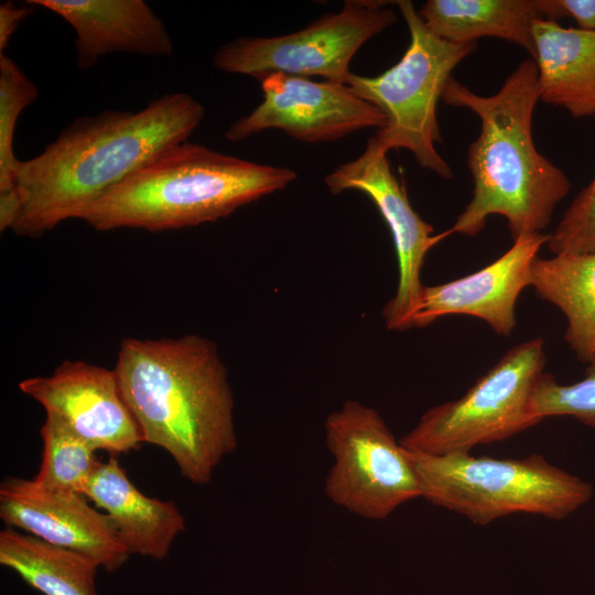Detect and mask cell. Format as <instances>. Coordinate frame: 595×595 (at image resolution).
<instances>
[{
    "mask_svg": "<svg viewBox=\"0 0 595 595\" xmlns=\"http://www.w3.org/2000/svg\"><path fill=\"white\" fill-rule=\"evenodd\" d=\"M204 116L199 101L177 91L138 111L105 110L73 120L40 154L19 162L21 210L12 231L35 238L64 220L82 219L109 190L185 142Z\"/></svg>",
    "mask_w": 595,
    "mask_h": 595,
    "instance_id": "6da1fadb",
    "label": "cell"
},
{
    "mask_svg": "<svg viewBox=\"0 0 595 595\" xmlns=\"http://www.w3.org/2000/svg\"><path fill=\"white\" fill-rule=\"evenodd\" d=\"M113 369L142 441L165 450L193 484H208L238 444L235 398L217 345L197 334L128 337Z\"/></svg>",
    "mask_w": 595,
    "mask_h": 595,
    "instance_id": "7a4b0ae2",
    "label": "cell"
},
{
    "mask_svg": "<svg viewBox=\"0 0 595 595\" xmlns=\"http://www.w3.org/2000/svg\"><path fill=\"white\" fill-rule=\"evenodd\" d=\"M442 99L480 120L479 136L467 151L473 196L451 234L476 236L491 215L506 218L513 241L541 232L571 183L533 142L532 117L540 99L534 61L521 62L491 96L475 94L451 77Z\"/></svg>",
    "mask_w": 595,
    "mask_h": 595,
    "instance_id": "3957f363",
    "label": "cell"
},
{
    "mask_svg": "<svg viewBox=\"0 0 595 595\" xmlns=\"http://www.w3.org/2000/svg\"><path fill=\"white\" fill-rule=\"evenodd\" d=\"M296 177L288 167L247 161L185 141L109 190L82 220L98 231L194 227L227 217Z\"/></svg>",
    "mask_w": 595,
    "mask_h": 595,
    "instance_id": "277c9868",
    "label": "cell"
},
{
    "mask_svg": "<svg viewBox=\"0 0 595 595\" xmlns=\"http://www.w3.org/2000/svg\"><path fill=\"white\" fill-rule=\"evenodd\" d=\"M408 452L420 482L421 498L475 524L485 526L513 513L562 520L593 496L588 482L540 454L496 458L470 453Z\"/></svg>",
    "mask_w": 595,
    "mask_h": 595,
    "instance_id": "5b68a950",
    "label": "cell"
},
{
    "mask_svg": "<svg viewBox=\"0 0 595 595\" xmlns=\"http://www.w3.org/2000/svg\"><path fill=\"white\" fill-rule=\"evenodd\" d=\"M410 33V43L398 63L367 77L350 73L346 85L380 109L387 125L371 137L386 152L407 149L424 169L444 178L453 172L434 143L442 137L436 106L452 71L476 44H456L431 32L409 0L394 1Z\"/></svg>",
    "mask_w": 595,
    "mask_h": 595,
    "instance_id": "8992f818",
    "label": "cell"
},
{
    "mask_svg": "<svg viewBox=\"0 0 595 595\" xmlns=\"http://www.w3.org/2000/svg\"><path fill=\"white\" fill-rule=\"evenodd\" d=\"M545 361L542 338L516 345L461 398L425 411L400 443L430 455L469 453L537 425L532 398Z\"/></svg>",
    "mask_w": 595,
    "mask_h": 595,
    "instance_id": "52a82bcc",
    "label": "cell"
},
{
    "mask_svg": "<svg viewBox=\"0 0 595 595\" xmlns=\"http://www.w3.org/2000/svg\"><path fill=\"white\" fill-rule=\"evenodd\" d=\"M333 456L324 490L336 506L369 520H383L421 498L408 450L374 408L347 400L324 423Z\"/></svg>",
    "mask_w": 595,
    "mask_h": 595,
    "instance_id": "ba28073f",
    "label": "cell"
},
{
    "mask_svg": "<svg viewBox=\"0 0 595 595\" xmlns=\"http://www.w3.org/2000/svg\"><path fill=\"white\" fill-rule=\"evenodd\" d=\"M386 1L347 0L338 12L322 15L302 30L271 37H239L221 45L213 56L216 68L256 77L282 73L322 76L346 84L349 64L369 39L397 21Z\"/></svg>",
    "mask_w": 595,
    "mask_h": 595,
    "instance_id": "9c48e42d",
    "label": "cell"
},
{
    "mask_svg": "<svg viewBox=\"0 0 595 595\" xmlns=\"http://www.w3.org/2000/svg\"><path fill=\"white\" fill-rule=\"evenodd\" d=\"M387 153L370 138L355 160L339 164L324 177L332 194L355 190L375 203L389 227L398 259V285L385 305L382 317L388 329L412 328L424 285L421 271L426 253L448 237L450 229L434 234L432 225L413 209L403 183L393 174Z\"/></svg>",
    "mask_w": 595,
    "mask_h": 595,
    "instance_id": "30bf717a",
    "label": "cell"
},
{
    "mask_svg": "<svg viewBox=\"0 0 595 595\" xmlns=\"http://www.w3.org/2000/svg\"><path fill=\"white\" fill-rule=\"evenodd\" d=\"M260 83L262 102L234 121L225 132L226 139L237 142L267 129H279L301 141L322 142L387 125L385 113L357 97L346 84L282 73L268 75Z\"/></svg>",
    "mask_w": 595,
    "mask_h": 595,
    "instance_id": "8fae6325",
    "label": "cell"
},
{
    "mask_svg": "<svg viewBox=\"0 0 595 595\" xmlns=\"http://www.w3.org/2000/svg\"><path fill=\"white\" fill-rule=\"evenodd\" d=\"M19 389L97 450L120 454L143 442L115 369L65 360L50 376L22 380Z\"/></svg>",
    "mask_w": 595,
    "mask_h": 595,
    "instance_id": "7c38bea8",
    "label": "cell"
},
{
    "mask_svg": "<svg viewBox=\"0 0 595 595\" xmlns=\"http://www.w3.org/2000/svg\"><path fill=\"white\" fill-rule=\"evenodd\" d=\"M85 497L11 477L0 486V518L7 527L86 555L113 572L130 553L109 516L89 506Z\"/></svg>",
    "mask_w": 595,
    "mask_h": 595,
    "instance_id": "4fadbf2b",
    "label": "cell"
},
{
    "mask_svg": "<svg viewBox=\"0 0 595 595\" xmlns=\"http://www.w3.org/2000/svg\"><path fill=\"white\" fill-rule=\"evenodd\" d=\"M548 240L549 234L522 236L488 266L446 283L424 285L412 327H425L447 315H468L509 336L517 324V300L530 286L532 263Z\"/></svg>",
    "mask_w": 595,
    "mask_h": 595,
    "instance_id": "5bb4252c",
    "label": "cell"
},
{
    "mask_svg": "<svg viewBox=\"0 0 595 595\" xmlns=\"http://www.w3.org/2000/svg\"><path fill=\"white\" fill-rule=\"evenodd\" d=\"M62 17L76 32V63L93 67L112 53L170 56L173 41L164 22L143 0H28Z\"/></svg>",
    "mask_w": 595,
    "mask_h": 595,
    "instance_id": "9a60e30c",
    "label": "cell"
},
{
    "mask_svg": "<svg viewBox=\"0 0 595 595\" xmlns=\"http://www.w3.org/2000/svg\"><path fill=\"white\" fill-rule=\"evenodd\" d=\"M84 496L106 511L130 554L163 560L185 529L177 506L142 494L115 457L98 464Z\"/></svg>",
    "mask_w": 595,
    "mask_h": 595,
    "instance_id": "2e32d148",
    "label": "cell"
},
{
    "mask_svg": "<svg viewBox=\"0 0 595 595\" xmlns=\"http://www.w3.org/2000/svg\"><path fill=\"white\" fill-rule=\"evenodd\" d=\"M418 13L445 41L470 44L494 36L522 47L531 58L534 22L565 17L559 0H428Z\"/></svg>",
    "mask_w": 595,
    "mask_h": 595,
    "instance_id": "e0dca14e",
    "label": "cell"
},
{
    "mask_svg": "<svg viewBox=\"0 0 595 595\" xmlns=\"http://www.w3.org/2000/svg\"><path fill=\"white\" fill-rule=\"evenodd\" d=\"M540 99L574 118L595 115V31L552 20L533 24Z\"/></svg>",
    "mask_w": 595,
    "mask_h": 595,
    "instance_id": "ac0fdd59",
    "label": "cell"
},
{
    "mask_svg": "<svg viewBox=\"0 0 595 595\" xmlns=\"http://www.w3.org/2000/svg\"><path fill=\"white\" fill-rule=\"evenodd\" d=\"M530 286L562 311L567 320L566 343L578 359L591 361L595 356V251L537 257Z\"/></svg>",
    "mask_w": 595,
    "mask_h": 595,
    "instance_id": "d6986e66",
    "label": "cell"
},
{
    "mask_svg": "<svg viewBox=\"0 0 595 595\" xmlns=\"http://www.w3.org/2000/svg\"><path fill=\"white\" fill-rule=\"evenodd\" d=\"M0 564L44 595H97L94 560L11 527L0 531Z\"/></svg>",
    "mask_w": 595,
    "mask_h": 595,
    "instance_id": "ffe728a7",
    "label": "cell"
},
{
    "mask_svg": "<svg viewBox=\"0 0 595 595\" xmlns=\"http://www.w3.org/2000/svg\"><path fill=\"white\" fill-rule=\"evenodd\" d=\"M40 434L43 458L33 480L47 488L84 495L91 474L100 463L95 455L97 448L48 413Z\"/></svg>",
    "mask_w": 595,
    "mask_h": 595,
    "instance_id": "44dd1931",
    "label": "cell"
},
{
    "mask_svg": "<svg viewBox=\"0 0 595 595\" xmlns=\"http://www.w3.org/2000/svg\"><path fill=\"white\" fill-rule=\"evenodd\" d=\"M39 96L36 85L8 55L0 54V193L15 188L19 159L13 152L20 113Z\"/></svg>",
    "mask_w": 595,
    "mask_h": 595,
    "instance_id": "7402d4cb",
    "label": "cell"
},
{
    "mask_svg": "<svg viewBox=\"0 0 595 595\" xmlns=\"http://www.w3.org/2000/svg\"><path fill=\"white\" fill-rule=\"evenodd\" d=\"M532 411L541 421L564 415L595 428V356L584 377L573 383L562 385L544 372L533 393Z\"/></svg>",
    "mask_w": 595,
    "mask_h": 595,
    "instance_id": "603a6c76",
    "label": "cell"
},
{
    "mask_svg": "<svg viewBox=\"0 0 595 595\" xmlns=\"http://www.w3.org/2000/svg\"><path fill=\"white\" fill-rule=\"evenodd\" d=\"M547 245L554 255L595 251V176L570 204Z\"/></svg>",
    "mask_w": 595,
    "mask_h": 595,
    "instance_id": "cb8c5ba5",
    "label": "cell"
},
{
    "mask_svg": "<svg viewBox=\"0 0 595 595\" xmlns=\"http://www.w3.org/2000/svg\"><path fill=\"white\" fill-rule=\"evenodd\" d=\"M30 13L29 8L18 7L12 1L0 4V54H4L11 35Z\"/></svg>",
    "mask_w": 595,
    "mask_h": 595,
    "instance_id": "d4e9b609",
    "label": "cell"
},
{
    "mask_svg": "<svg viewBox=\"0 0 595 595\" xmlns=\"http://www.w3.org/2000/svg\"><path fill=\"white\" fill-rule=\"evenodd\" d=\"M565 17H571L577 28L595 31V0H559Z\"/></svg>",
    "mask_w": 595,
    "mask_h": 595,
    "instance_id": "484cf974",
    "label": "cell"
},
{
    "mask_svg": "<svg viewBox=\"0 0 595 595\" xmlns=\"http://www.w3.org/2000/svg\"><path fill=\"white\" fill-rule=\"evenodd\" d=\"M21 210L17 190L0 193V231L13 229Z\"/></svg>",
    "mask_w": 595,
    "mask_h": 595,
    "instance_id": "4316f807",
    "label": "cell"
}]
</instances>
